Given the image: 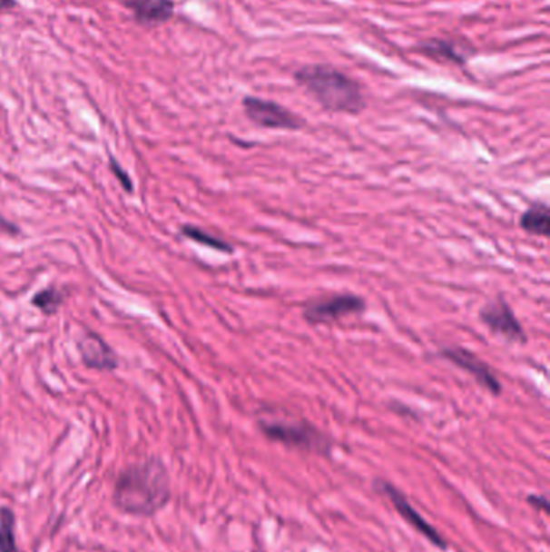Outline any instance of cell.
Segmentation results:
<instances>
[{
  "label": "cell",
  "instance_id": "14",
  "mask_svg": "<svg viewBox=\"0 0 550 552\" xmlns=\"http://www.w3.org/2000/svg\"><path fill=\"white\" fill-rule=\"evenodd\" d=\"M182 234L184 238L194 241L197 244L211 247V249L218 251V252H225V254H232L234 252V247L230 242L220 240L215 234H211V232H205L202 228H199V226L184 225L182 228Z\"/></svg>",
  "mask_w": 550,
  "mask_h": 552
},
{
  "label": "cell",
  "instance_id": "4",
  "mask_svg": "<svg viewBox=\"0 0 550 552\" xmlns=\"http://www.w3.org/2000/svg\"><path fill=\"white\" fill-rule=\"evenodd\" d=\"M242 109L252 123L267 130L299 131L305 126L300 116L281 104L257 95H246L242 99Z\"/></svg>",
  "mask_w": 550,
  "mask_h": 552
},
{
  "label": "cell",
  "instance_id": "10",
  "mask_svg": "<svg viewBox=\"0 0 550 552\" xmlns=\"http://www.w3.org/2000/svg\"><path fill=\"white\" fill-rule=\"evenodd\" d=\"M78 348H80L81 360L87 369L101 371H113L118 369L115 350L94 331H86L83 334Z\"/></svg>",
  "mask_w": 550,
  "mask_h": 552
},
{
  "label": "cell",
  "instance_id": "8",
  "mask_svg": "<svg viewBox=\"0 0 550 552\" xmlns=\"http://www.w3.org/2000/svg\"><path fill=\"white\" fill-rule=\"evenodd\" d=\"M377 489H379L381 493L386 494V496L389 498V501L392 502V506L398 510L400 517H402L410 527H413L415 530L427 537L431 545L437 546V547H441V549H447V543H446V539L441 537V533L436 530L433 525H429V523L412 508V504L407 501L406 496L400 493L398 488L392 487L391 483H386V481L378 479Z\"/></svg>",
  "mask_w": 550,
  "mask_h": 552
},
{
  "label": "cell",
  "instance_id": "15",
  "mask_svg": "<svg viewBox=\"0 0 550 552\" xmlns=\"http://www.w3.org/2000/svg\"><path fill=\"white\" fill-rule=\"evenodd\" d=\"M65 298L66 294L64 291L58 290L55 286H49V288L36 292L31 299V304L39 309L44 315H54L58 312V309L62 307Z\"/></svg>",
  "mask_w": 550,
  "mask_h": 552
},
{
  "label": "cell",
  "instance_id": "18",
  "mask_svg": "<svg viewBox=\"0 0 550 552\" xmlns=\"http://www.w3.org/2000/svg\"><path fill=\"white\" fill-rule=\"evenodd\" d=\"M15 7H16V2H15V0H0V14H4V12L12 10V8Z\"/></svg>",
  "mask_w": 550,
  "mask_h": 552
},
{
  "label": "cell",
  "instance_id": "1",
  "mask_svg": "<svg viewBox=\"0 0 550 552\" xmlns=\"http://www.w3.org/2000/svg\"><path fill=\"white\" fill-rule=\"evenodd\" d=\"M170 499V475L162 458H145L118 473L113 504L126 516H157L160 510L167 508Z\"/></svg>",
  "mask_w": 550,
  "mask_h": 552
},
{
  "label": "cell",
  "instance_id": "13",
  "mask_svg": "<svg viewBox=\"0 0 550 552\" xmlns=\"http://www.w3.org/2000/svg\"><path fill=\"white\" fill-rule=\"evenodd\" d=\"M0 552H22L16 543V516L7 506L0 508Z\"/></svg>",
  "mask_w": 550,
  "mask_h": 552
},
{
  "label": "cell",
  "instance_id": "2",
  "mask_svg": "<svg viewBox=\"0 0 550 552\" xmlns=\"http://www.w3.org/2000/svg\"><path fill=\"white\" fill-rule=\"evenodd\" d=\"M292 78L328 112L358 115L367 107L362 84L336 66L328 64L300 66Z\"/></svg>",
  "mask_w": 550,
  "mask_h": 552
},
{
  "label": "cell",
  "instance_id": "12",
  "mask_svg": "<svg viewBox=\"0 0 550 552\" xmlns=\"http://www.w3.org/2000/svg\"><path fill=\"white\" fill-rule=\"evenodd\" d=\"M520 226L529 234L545 238L550 228L549 207L543 202L533 203L520 217Z\"/></svg>",
  "mask_w": 550,
  "mask_h": 552
},
{
  "label": "cell",
  "instance_id": "7",
  "mask_svg": "<svg viewBox=\"0 0 550 552\" xmlns=\"http://www.w3.org/2000/svg\"><path fill=\"white\" fill-rule=\"evenodd\" d=\"M479 320L494 334L502 336L510 342H526V333L522 323L515 317L514 310L506 302V299L496 298L483 305L479 310Z\"/></svg>",
  "mask_w": 550,
  "mask_h": 552
},
{
  "label": "cell",
  "instance_id": "17",
  "mask_svg": "<svg viewBox=\"0 0 550 552\" xmlns=\"http://www.w3.org/2000/svg\"><path fill=\"white\" fill-rule=\"evenodd\" d=\"M528 502L533 508H541L544 512L549 510V502L544 496H529Z\"/></svg>",
  "mask_w": 550,
  "mask_h": 552
},
{
  "label": "cell",
  "instance_id": "11",
  "mask_svg": "<svg viewBox=\"0 0 550 552\" xmlns=\"http://www.w3.org/2000/svg\"><path fill=\"white\" fill-rule=\"evenodd\" d=\"M124 7L134 15V20L145 26H157L173 18V0H122Z\"/></svg>",
  "mask_w": 550,
  "mask_h": 552
},
{
  "label": "cell",
  "instance_id": "16",
  "mask_svg": "<svg viewBox=\"0 0 550 552\" xmlns=\"http://www.w3.org/2000/svg\"><path fill=\"white\" fill-rule=\"evenodd\" d=\"M109 163L110 168H112V172H113V174H115L116 180H118L120 184L123 186L124 191H126V192H130V194H133V192H134V184H133V180H131L130 174L124 172L123 167H122V165H120V163H118L116 159H113V157H110Z\"/></svg>",
  "mask_w": 550,
  "mask_h": 552
},
{
  "label": "cell",
  "instance_id": "5",
  "mask_svg": "<svg viewBox=\"0 0 550 552\" xmlns=\"http://www.w3.org/2000/svg\"><path fill=\"white\" fill-rule=\"evenodd\" d=\"M367 304L365 299L355 294H333L326 298L313 299L309 301L304 307V319L310 325H321V323H333L344 317L350 315H360L365 312Z\"/></svg>",
  "mask_w": 550,
  "mask_h": 552
},
{
  "label": "cell",
  "instance_id": "9",
  "mask_svg": "<svg viewBox=\"0 0 550 552\" xmlns=\"http://www.w3.org/2000/svg\"><path fill=\"white\" fill-rule=\"evenodd\" d=\"M441 356L457 365L458 369L467 371L468 375L476 380L479 386H483L494 396H499L502 392L499 378L496 377V373L491 370V367L483 362L476 354H473L467 349L454 346V348L442 349Z\"/></svg>",
  "mask_w": 550,
  "mask_h": 552
},
{
  "label": "cell",
  "instance_id": "6",
  "mask_svg": "<svg viewBox=\"0 0 550 552\" xmlns=\"http://www.w3.org/2000/svg\"><path fill=\"white\" fill-rule=\"evenodd\" d=\"M423 57L441 65L465 66L478 54L475 44L464 36L431 37L413 47Z\"/></svg>",
  "mask_w": 550,
  "mask_h": 552
},
{
  "label": "cell",
  "instance_id": "3",
  "mask_svg": "<svg viewBox=\"0 0 550 552\" xmlns=\"http://www.w3.org/2000/svg\"><path fill=\"white\" fill-rule=\"evenodd\" d=\"M259 427H260L261 433L269 439L290 446V448L311 450V452H319V454H328V450L331 448L329 439L309 421L260 419Z\"/></svg>",
  "mask_w": 550,
  "mask_h": 552
},
{
  "label": "cell",
  "instance_id": "19",
  "mask_svg": "<svg viewBox=\"0 0 550 552\" xmlns=\"http://www.w3.org/2000/svg\"><path fill=\"white\" fill-rule=\"evenodd\" d=\"M2 228H4V230H8V232H12V234H14V232H20V230H18V226L15 225V223H8V222H5L4 218H0V230H2Z\"/></svg>",
  "mask_w": 550,
  "mask_h": 552
}]
</instances>
